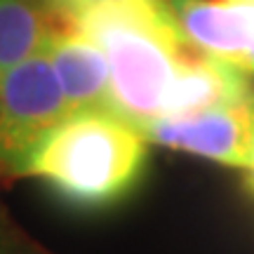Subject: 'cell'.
Here are the masks:
<instances>
[{"label": "cell", "instance_id": "1", "mask_svg": "<svg viewBox=\"0 0 254 254\" xmlns=\"http://www.w3.org/2000/svg\"><path fill=\"white\" fill-rule=\"evenodd\" d=\"M57 28H73L99 45L116 109L139 129L163 116L174 80L198 52L167 0H57Z\"/></svg>", "mask_w": 254, "mask_h": 254}, {"label": "cell", "instance_id": "2", "mask_svg": "<svg viewBox=\"0 0 254 254\" xmlns=\"http://www.w3.org/2000/svg\"><path fill=\"white\" fill-rule=\"evenodd\" d=\"M141 129L113 111L68 113L21 165L33 177L82 207L118 200L136 182L146 158Z\"/></svg>", "mask_w": 254, "mask_h": 254}, {"label": "cell", "instance_id": "3", "mask_svg": "<svg viewBox=\"0 0 254 254\" xmlns=\"http://www.w3.org/2000/svg\"><path fill=\"white\" fill-rule=\"evenodd\" d=\"M62 85L45 52L0 75V177H19L43 136L68 116Z\"/></svg>", "mask_w": 254, "mask_h": 254}, {"label": "cell", "instance_id": "4", "mask_svg": "<svg viewBox=\"0 0 254 254\" xmlns=\"http://www.w3.org/2000/svg\"><path fill=\"white\" fill-rule=\"evenodd\" d=\"M141 134L146 141L245 170L252 155L254 99L155 118L141 127Z\"/></svg>", "mask_w": 254, "mask_h": 254}, {"label": "cell", "instance_id": "5", "mask_svg": "<svg viewBox=\"0 0 254 254\" xmlns=\"http://www.w3.org/2000/svg\"><path fill=\"white\" fill-rule=\"evenodd\" d=\"M195 50L240 68L254 50V0H167Z\"/></svg>", "mask_w": 254, "mask_h": 254}, {"label": "cell", "instance_id": "6", "mask_svg": "<svg viewBox=\"0 0 254 254\" xmlns=\"http://www.w3.org/2000/svg\"><path fill=\"white\" fill-rule=\"evenodd\" d=\"M43 52L55 68L71 113H82V111L118 113L109 62L94 40L73 28H57L47 38Z\"/></svg>", "mask_w": 254, "mask_h": 254}, {"label": "cell", "instance_id": "7", "mask_svg": "<svg viewBox=\"0 0 254 254\" xmlns=\"http://www.w3.org/2000/svg\"><path fill=\"white\" fill-rule=\"evenodd\" d=\"M247 99H254V82L250 73L198 50L174 80L160 118L186 116Z\"/></svg>", "mask_w": 254, "mask_h": 254}, {"label": "cell", "instance_id": "8", "mask_svg": "<svg viewBox=\"0 0 254 254\" xmlns=\"http://www.w3.org/2000/svg\"><path fill=\"white\" fill-rule=\"evenodd\" d=\"M57 31V0H0V75L43 52Z\"/></svg>", "mask_w": 254, "mask_h": 254}, {"label": "cell", "instance_id": "9", "mask_svg": "<svg viewBox=\"0 0 254 254\" xmlns=\"http://www.w3.org/2000/svg\"><path fill=\"white\" fill-rule=\"evenodd\" d=\"M0 254H52L43 245H38L33 238L24 233L7 214V209L0 205Z\"/></svg>", "mask_w": 254, "mask_h": 254}, {"label": "cell", "instance_id": "10", "mask_svg": "<svg viewBox=\"0 0 254 254\" xmlns=\"http://www.w3.org/2000/svg\"><path fill=\"white\" fill-rule=\"evenodd\" d=\"M245 174H247L250 189L254 190V139H252V155H250V163H247V167H245Z\"/></svg>", "mask_w": 254, "mask_h": 254}]
</instances>
